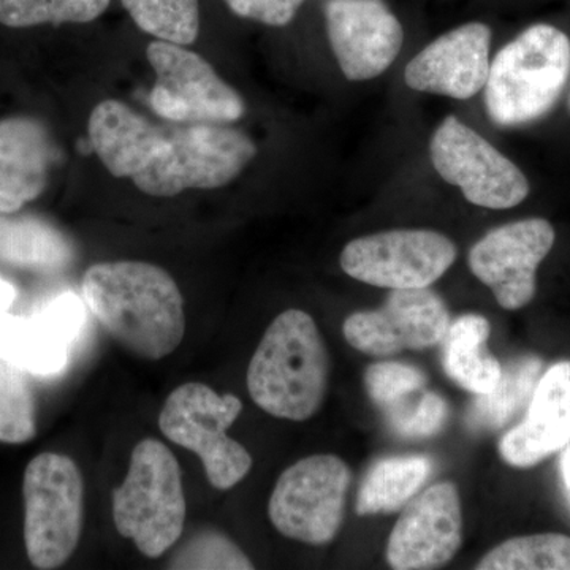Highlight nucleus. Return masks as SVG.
<instances>
[{
  "instance_id": "72a5a7b5",
  "label": "nucleus",
  "mask_w": 570,
  "mask_h": 570,
  "mask_svg": "<svg viewBox=\"0 0 570 570\" xmlns=\"http://www.w3.org/2000/svg\"><path fill=\"white\" fill-rule=\"evenodd\" d=\"M17 296L14 285L7 281L6 277L0 276V316L9 313L11 306L17 302Z\"/></svg>"
},
{
  "instance_id": "c756f323",
  "label": "nucleus",
  "mask_w": 570,
  "mask_h": 570,
  "mask_svg": "<svg viewBox=\"0 0 570 570\" xmlns=\"http://www.w3.org/2000/svg\"><path fill=\"white\" fill-rule=\"evenodd\" d=\"M389 425L400 436L425 439L434 436L444 428L449 407L444 397L434 392H423L417 403L404 397L400 403L385 409Z\"/></svg>"
},
{
  "instance_id": "f704fd0d",
  "label": "nucleus",
  "mask_w": 570,
  "mask_h": 570,
  "mask_svg": "<svg viewBox=\"0 0 570 570\" xmlns=\"http://www.w3.org/2000/svg\"><path fill=\"white\" fill-rule=\"evenodd\" d=\"M561 471L562 479H564L566 487H568L570 493V448L562 453Z\"/></svg>"
},
{
  "instance_id": "ddd939ff",
  "label": "nucleus",
  "mask_w": 570,
  "mask_h": 570,
  "mask_svg": "<svg viewBox=\"0 0 570 570\" xmlns=\"http://www.w3.org/2000/svg\"><path fill=\"white\" fill-rule=\"evenodd\" d=\"M450 313L444 299L426 288L390 292L384 305L360 311L344 321V337L355 351L370 356H392L425 351L444 340Z\"/></svg>"
},
{
  "instance_id": "473e14b6",
  "label": "nucleus",
  "mask_w": 570,
  "mask_h": 570,
  "mask_svg": "<svg viewBox=\"0 0 570 570\" xmlns=\"http://www.w3.org/2000/svg\"><path fill=\"white\" fill-rule=\"evenodd\" d=\"M232 11L246 20L283 28L294 20L305 0H225Z\"/></svg>"
},
{
  "instance_id": "f257e3e1",
  "label": "nucleus",
  "mask_w": 570,
  "mask_h": 570,
  "mask_svg": "<svg viewBox=\"0 0 570 570\" xmlns=\"http://www.w3.org/2000/svg\"><path fill=\"white\" fill-rule=\"evenodd\" d=\"M81 287L92 316L134 355L157 362L181 346L184 298L167 269L148 262H102L85 273Z\"/></svg>"
},
{
  "instance_id": "4468645a",
  "label": "nucleus",
  "mask_w": 570,
  "mask_h": 570,
  "mask_svg": "<svg viewBox=\"0 0 570 570\" xmlns=\"http://www.w3.org/2000/svg\"><path fill=\"white\" fill-rule=\"evenodd\" d=\"M463 546V510L459 487L439 482L407 502L387 546L390 568L436 569L448 564Z\"/></svg>"
},
{
  "instance_id": "6ab92c4d",
  "label": "nucleus",
  "mask_w": 570,
  "mask_h": 570,
  "mask_svg": "<svg viewBox=\"0 0 570 570\" xmlns=\"http://www.w3.org/2000/svg\"><path fill=\"white\" fill-rule=\"evenodd\" d=\"M89 145L116 178L140 175L159 154L167 127L157 126L119 100H104L88 124Z\"/></svg>"
},
{
  "instance_id": "9b49d317",
  "label": "nucleus",
  "mask_w": 570,
  "mask_h": 570,
  "mask_svg": "<svg viewBox=\"0 0 570 570\" xmlns=\"http://www.w3.org/2000/svg\"><path fill=\"white\" fill-rule=\"evenodd\" d=\"M430 156L439 176L460 187L469 204L510 209L530 195L523 171L456 116H449L438 127Z\"/></svg>"
},
{
  "instance_id": "a211bd4d",
  "label": "nucleus",
  "mask_w": 570,
  "mask_h": 570,
  "mask_svg": "<svg viewBox=\"0 0 570 570\" xmlns=\"http://www.w3.org/2000/svg\"><path fill=\"white\" fill-rule=\"evenodd\" d=\"M55 157L50 132L37 119L0 121V214L21 212L43 194Z\"/></svg>"
},
{
  "instance_id": "c9c22d12",
  "label": "nucleus",
  "mask_w": 570,
  "mask_h": 570,
  "mask_svg": "<svg viewBox=\"0 0 570 570\" xmlns=\"http://www.w3.org/2000/svg\"><path fill=\"white\" fill-rule=\"evenodd\" d=\"M568 108H569V111H570V92H569V99H568Z\"/></svg>"
},
{
  "instance_id": "dca6fc26",
  "label": "nucleus",
  "mask_w": 570,
  "mask_h": 570,
  "mask_svg": "<svg viewBox=\"0 0 570 570\" xmlns=\"http://www.w3.org/2000/svg\"><path fill=\"white\" fill-rule=\"evenodd\" d=\"M491 29L468 22L431 41L407 63L404 81L419 92L469 100L485 88L490 73Z\"/></svg>"
},
{
  "instance_id": "aec40b11",
  "label": "nucleus",
  "mask_w": 570,
  "mask_h": 570,
  "mask_svg": "<svg viewBox=\"0 0 570 570\" xmlns=\"http://www.w3.org/2000/svg\"><path fill=\"white\" fill-rule=\"evenodd\" d=\"M75 247L50 220L32 214H0V262L33 273H58L73 262Z\"/></svg>"
},
{
  "instance_id": "20e7f679",
  "label": "nucleus",
  "mask_w": 570,
  "mask_h": 570,
  "mask_svg": "<svg viewBox=\"0 0 570 570\" xmlns=\"http://www.w3.org/2000/svg\"><path fill=\"white\" fill-rule=\"evenodd\" d=\"M187 502L178 460L164 442L148 438L130 455L129 471L112 491V521L142 557L157 560L181 539Z\"/></svg>"
},
{
  "instance_id": "0eeeda50",
  "label": "nucleus",
  "mask_w": 570,
  "mask_h": 570,
  "mask_svg": "<svg viewBox=\"0 0 570 570\" xmlns=\"http://www.w3.org/2000/svg\"><path fill=\"white\" fill-rule=\"evenodd\" d=\"M242 411L238 396L219 395L209 385L189 382L165 400L159 428L168 441L202 460L214 489L227 491L243 482L253 469V456L245 445L228 436Z\"/></svg>"
},
{
  "instance_id": "2eb2a0df",
  "label": "nucleus",
  "mask_w": 570,
  "mask_h": 570,
  "mask_svg": "<svg viewBox=\"0 0 570 570\" xmlns=\"http://www.w3.org/2000/svg\"><path fill=\"white\" fill-rule=\"evenodd\" d=\"M324 14L326 36L347 80H373L396 61L404 31L384 0H326Z\"/></svg>"
},
{
  "instance_id": "7ed1b4c3",
  "label": "nucleus",
  "mask_w": 570,
  "mask_h": 570,
  "mask_svg": "<svg viewBox=\"0 0 570 570\" xmlns=\"http://www.w3.org/2000/svg\"><path fill=\"white\" fill-rule=\"evenodd\" d=\"M569 75V37L554 26H531L491 62L483 88L490 121L499 127L538 121L553 110Z\"/></svg>"
},
{
  "instance_id": "c85d7f7f",
  "label": "nucleus",
  "mask_w": 570,
  "mask_h": 570,
  "mask_svg": "<svg viewBox=\"0 0 570 570\" xmlns=\"http://www.w3.org/2000/svg\"><path fill=\"white\" fill-rule=\"evenodd\" d=\"M168 568L250 570L254 564L230 539L220 532L206 530L187 540L171 558Z\"/></svg>"
},
{
  "instance_id": "cd10ccee",
  "label": "nucleus",
  "mask_w": 570,
  "mask_h": 570,
  "mask_svg": "<svg viewBox=\"0 0 570 570\" xmlns=\"http://www.w3.org/2000/svg\"><path fill=\"white\" fill-rule=\"evenodd\" d=\"M36 401L24 374L0 362V442L24 444L36 438Z\"/></svg>"
},
{
  "instance_id": "bb28decb",
  "label": "nucleus",
  "mask_w": 570,
  "mask_h": 570,
  "mask_svg": "<svg viewBox=\"0 0 570 570\" xmlns=\"http://www.w3.org/2000/svg\"><path fill=\"white\" fill-rule=\"evenodd\" d=\"M110 0H0V24L22 29L40 24H85L102 17Z\"/></svg>"
},
{
  "instance_id": "f3484780",
  "label": "nucleus",
  "mask_w": 570,
  "mask_h": 570,
  "mask_svg": "<svg viewBox=\"0 0 570 570\" xmlns=\"http://www.w3.org/2000/svg\"><path fill=\"white\" fill-rule=\"evenodd\" d=\"M570 442V362L557 363L540 376L527 415L499 442L502 460L532 468Z\"/></svg>"
},
{
  "instance_id": "b1692460",
  "label": "nucleus",
  "mask_w": 570,
  "mask_h": 570,
  "mask_svg": "<svg viewBox=\"0 0 570 570\" xmlns=\"http://www.w3.org/2000/svg\"><path fill=\"white\" fill-rule=\"evenodd\" d=\"M542 373V360L524 355L502 366L497 387L478 395L469 411V423L479 430H499L528 409Z\"/></svg>"
},
{
  "instance_id": "4be33fe9",
  "label": "nucleus",
  "mask_w": 570,
  "mask_h": 570,
  "mask_svg": "<svg viewBox=\"0 0 570 570\" xmlns=\"http://www.w3.org/2000/svg\"><path fill=\"white\" fill-rule=\"evenodd\" d=\"M69 344L39 316H0V362L36 376H56L67 366Z\"/></svg>"
},
{
  "instance_id": "393cba45",
  "label": "nucleus",
  "mask_w": 570,
  "mask_h": 570,
  "mask_svg": "<svg viewBox=\"0 0 570 570\" xmlns=\"http://www.w3.org/2000/svg\"><path fill=\"white\" fill-rule=\"evenodd\" d=\"M478 570H570V538L534 534L513 538L490 550Z\"/></svg>"
},
{
  "instance_id": "f8f14e48",
  "label": "nucleus",
  "mask_w": 570,
  "mask_h": 570,
  "mask_svg": "<svg viewBox=\"0 0 570 570\" xmlns=\"http://www.w3.org/2000/svg\"><path fill=\"white\" fill-rule=\"evenodd\" d=\"M553 225L540 217L493 228L472 246L468 265L472 275L493 292L498 305L519 311L538 291V268L554 245Z\"/></svg>"
},
{
  "instance_id": "1a4fd4ad",
  "label": "nucleus",
  "mask_w": 570,
  "mask_h": 570,
  "mask_svg": "<svg viewBox=\"0 0 570 570\" xmlns=\"http://www.w3.org/2000/svg\"><path fill=\"white\" fill-rule=\"evenodd\" d=\"M146 58L156 71L149 102L165 121L228 124L245 116L243 97L197 52L157 40L146 48Z\"/></svg>"
},
{
  "instance_id": "7c9ffc66",
  "label": "nucleus",
  "mask_w": 570,
  "mask_h": 570,
  "mask_svg": "<svg viewBox=\"0 0 570 570\" xmlns=\"http://www.w3.org/2000/svg\"><path fill=\"white\" fill-rule=\"evenodd\" d=\"M428 379L419 367L406 363L381 362L367 366L365 387L371 400L387 409L404 397L425 390Z\"/></svg>"
},
{
  "instance_id": "9d476101",
  "label": "nucleus",
  "mask_w": 570,
  "mask_h": 570,
  "mask_svg": "<svg viewBox=\"0 0 570 570\" xmlns=\"http://www.w3.org/2000/svg\"><path fill=\"white\" fill-rule=\"evenodd\" d=\"M455 243L448 236L423 228H401L352 239L340 264L360 283L390 291L426 288L455 264Z\"/></svg>"
},
{
  "instance_id": "423d86ee",
  "label": "nucleus",
  "mask_w": 570,
  "mask_h": 570,
  "mask_svg": "<svg viewBox=\"0 0 570 570\" xmlns=\"http://www.w3.org/2000/svg\"><path fill=\"white\" fill-rule=\"evenodd\" d=\"M22 498L29 561L36 569L61 568L77 550L85 524L80 468L61 453H40L26 468Z\"/></svg>"
},
{
  "instance_id": "412c9836",
  "label": "nucleus",
  "mask_w": 570,
  "mask_h": 570,
  "mask_svg": "<svg viewBox=\"0 0 570 570\" xmlns=\"http://www.w3.org/2000/svg\"><path fill=\"white\" fill-rule=\"evenodd\" d=\"M490 322L479 314H464L450 322L442 344V366L455 384L474 395L497 387L502 365L490 354Z\"/></svg>"
},
{
  "instance_id": "a878e982",
  "label": "nucleus",
  "mask_w": 570,
  "mask_h": 570,
  "mask_svg": "<svg viewBox=\"0 0 570 570\" xmlns=\"http://www.w3.org/2000/svg\"><path fill=\"white\" fill-rule=\"evenodd\" d=\"M135 24L157 40L194 43L200 32L198 0H121Z\"/></svg>"
},
{
  "instance_id": "2f4dec72",
  "label": "nucleus",
  "mask_w": 570,
  "mask_h": 570,
  "mask_svg": "<svg viewBox=\"0 0 570 570\" xmlns=\"http://www.w3.org/2000/svg\"><path fill=\"white\" fill-rule=\"evenodd\" d=\"M67 344L73 343L85 324V307L78 296L63 294L37 314Z\"/></svg>"
},
{
  "instance_id": "6e6552de",
  "label": "nucleus",
  "mask_w": 570,
  "mask_h": 570,
  "mask_svg": "<svg viewBox=\"0 0 570 570\" xmlns=\"http://www.w3.org/2000/svg\"><path fill=\"white\" fill-rule=\"evenodd\" d=\"M351 468L340 456L321 453L296 461L277 479L268 517L284 538L321 547L343 527Z\"/></svg>"
},
{
  "instance_id": "5701e85b",
  "label": "nucleus",
  "mask_w": 570,
  "mask_h": 570,
  "mask_svg": "<svg viewBox=\"0 0 570 570\" xmlns=\"http://www.w3.org/2000/svg\"><path fill=\"white\" fill-rule=\"evenodd\" d=\"M433 471L428 456H390L367 471L356 497L360 517L397 512L425 485Z\"/></svg>"
},
{
  "instance_id": "f03ea898",
  "label": "nucleus",
  "mask_w": 570,
  "mask_h": 570,
  "mask_svg": "<svg viewBox=\"0 0 570 570\" xmlns=\"http://www.w3.org/2000/svg\"><path fill=\"white\" fill-rule=\"evenodd\" d=\"M328 381V348L316 321L302 309L281 313L247 367L254 403L273 417L306 422L324 404Z\"/></svg>"
},
{
  "instance_id": "39448f33",
  "label": "nucleus",
  "mask_w": 570,
  "mask_h": 570,
  "mask_svg": "<svg viewBox=\"0 0 570 570\" xmlns=\"http://www.w3.org/2000/svg\"><path fill=\"white\" fill-rule=\"evenodd\" d=\"M255 156V142L227 124H176L167 127L159 154L132 181L151 197L219 189L234 181Z\"/></svg>"
}]
</instances>
